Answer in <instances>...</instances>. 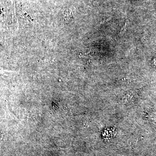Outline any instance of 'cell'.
I'll return each mask as SVG.
<instances>
[{
  "label": "cell",
  "mask_w": 156,
  "mask_h": 156,
  "mask_svg": "<svg viewBox=\"0 0 156 156\" xmlns=\"http://www.w3.org/2000/svg\"><path fill=\"white\" fill-rule=\"evenodd\" d=\"M127 24H128V23L127 22H126V23H125V25L123 26V27L121 29V30L120 31L119 34H123L125 32L126 30V27H127Z\"/></svg>",
  "instance_id": "obj_1"
}]
</instances>
